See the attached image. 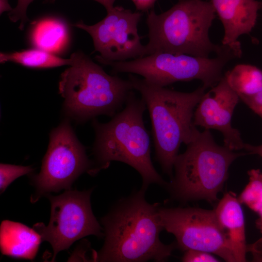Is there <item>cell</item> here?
I'll return each mask as SVG.
<instances>
[{
  "label": "cell",
  "mask_w": 262,
  "mask_h": 262,
  "mask_svg": "<svg viewBox=\"0 0 262 262\" xmlns=\"http://www.w3.org/2000/svg\"><path fill=\"white\" fill-rule=\"evenodd\" d=\"M141 189L118 201L101 219L104 242L96 253L99 262H164L177 248L163 244L158 204H150Z\"/></svg>",
  "instance_id": "obj_1"
},
{
  "label": "cell",
  "mask_w": 262,
  "mask_h": 262,
  "mask_svg": "<svg viewBox=\"0 0 262 262\" xmlns=\"http://www.w3.org/2000/svg\"><path fill=\"white\" fill-rule=\"evenodd\" d=\"M146 109L143 99L137 98L132 91L124 109L109 122L101 123L93 119L95 162L90 174L107 168L112 161H118L129 165L140 174V189L146 191L152 183L166 187L168 183L158 173L151 159L150 138L143 120Z\"/></svg>",
  "instance_id": "obj_2"
},
{
  "label": "cell",
  "mask_w": 262,
  "mask_h": 262,
  "mask_svg": "<svg viewBox=\"0 0 262 262\" xmlns=\"http://www.w3.org/2000/svg\"><path fill=\"white\" fill-rule=\"evenodd\" d=\"M129 80L145 102L151 120L155 157L164 173L173 178V164L181 144L187 145L199 131L194 109L207 88L182 92L151 83L130 74Z\"/></svg>",
  "instance_id": "obj_3"
},
{
  "label": "cell",
  "mask_w": 262,
  "mask_h": 262,
  "mask_svg": "<svg viewBox=\"0 0 262 262\" xmlns=\"http://www.w3.org/2000/svg\"><path fill=\"white\" fill-rule=\"evenodd\" d=\"M69 58L59 82L67 119L82 123L99 115L113 117L132 91L131 82L107 74L81 51Z\"/></svg>",
  "instance_id": "obj_4"
},
{
  "label": "cell",
  "mask_w": 262,
  "mask_h": 262,
  "mask_svg": "<svg viewBox=\"0 0 262 262\" xmlns=\"http://www.w3.org/2000/svg\"><path fill=\"white\" fill-rule=\"evenodd\" d=\"M215 14L211 2L203 0H179L160 14L151 10L146 20L149 40L145 56L164 52L209 58L213 52L220 55L231 51L210 38Z\"/></svg>",
  "instance_id": "obj_5"
},
{
  "label": "cell",
  "mask_w": 262,
  "mask_h": 262,
  "mask_svg": "<svg viewBox=\"0 0 262 262\" xmlns=\"http://www.w3.org/2000/svg\"><path fill=\"white\" fill-rule=\"evenodd\" d=\"M249 154L218 145L210 130L198 131L174 162L175 176L166 188L172 196L183 201L204 199L213 203L228 178L230 164Z\"/></svg>",
  "instance_id": "obj_6"
},
{
  "label": "cell",
  "mask_w": 262,
  "mask_h": 262,
  "mask_svg": "<svg viewBox=\"0 0 262 262\" xmlns=\"http://www.w3.org/2000/svg\"><path fill=\"white\" fill-rule=\"evenodd\" d=\"M235 58L236 56L230 51L214 58L164 52L124 61H107L98 55L96 57L99 63L110 66L114 73L139 75L147 82L163 87L177 82L198 80L207 89L217 83L223 76L225 66Z\"/></svg>",
  "instance_id": "obj_7"
},
{
  "label": "cell",
  "mask_w": 262,
  "mask_h": 262,
  "mask_svg": "<svg viewBox=\"0 0 262 262\" xmlns=\"http://www.w3.org/2000/svg\"><path fill=\"white\" fill-rule=\"evenodd\" d=\"M93 164L77 137L69 120L66 119L51 131L40 171L32 179L35 189L31 201L51 192L70 189L73 182Z\"/></svg>",
  "instance_id": "obj_8"
},
{
  "label": "cell",
  "mask_w": 262,
  "mask_h": 262,
  "mask_svg": "<svg viewBox=\"0 0 262 262\" xmlns=\"http://www.w3.org/2000/svg\"><path fill=\"white\" fill-rule=\"evenodd\" d=\"M92 189L79 191L66 190L53 196L48 195L51 203L49 223L33 225L42 241L51 246L54 261L60 251L68 249L76 241L88 235L104 236L102 228L94 216L91 206Z\"/></svg>",
  "instance_id": "obj_9"
},
{
  "label": "cell",
  "mask_w": 262,
  "mask_h": 262,
  "mask_svg": "<svg viewBox=\"0 0 262 262\" xmlns=\"http://www.w3.org/2000/svg\"><path fill=\"white\" fill-rule=\"evenodd\" d=\"M158 212L163 229L175 236L177 247L212 253L226 262H236L227 234L214 210L158 206Z\"/></svg>",
  "instance_id": "obj_10"
},
{
  "label": "cell",
  "mask_w": 262,
  "mask_h": 262,
  "mask_svg": "<svg viewBox=\"0 0 262 262\" xmlns=\"http://www.w3.org/2000/svg\"><path fill=\"white\" fill-rule=\"evenodd\" d=\"M107 12L106 16L95 24L89 25L80 21L74 26L90 35L95 50L103 60L124 61L145 56V47L137 29L141 13L114 6Z\"/></svg>",
  "instance_id": "obj_11"
},
{
  "label": "cell",
  "mask_w": 262,
  "mask_h": 262,
  "mask_svg": "<svg viewBox=\"0 0 262 262\" xmlns=\"http://www.w3.org/2000/svg\"><path fill=\"white\" fill-rule=\"evenodd\" d=\"M239 100L223 75L201 97L194 112L193 123L205 130L220 131L223 136L224 146L229 149L233 151L244 149L251 154L254 146L245 143L239 131L231 125L233 112Z\"/></svg>",
  "instance_id": "obj_12"
},
{
  "label": "cell",
  "mask_w": 262,
  "mask_h": 262,
  "mask_svg": "<svg viewBox=\"0 0 262 262\" xmlns=\"http://www.w3.org/2000/svg\"><path fill=\"white\" fill-rule=\"evenodd\" d=\"M224 28L222 45L240 58L242 54L239 37L249 34L255 27L262 2L258 0H211Z\"/></svg>",
  "instance_id": "obj_13"
},
{
  "label": "cell",
  "mask_w": 262,
  "mask_h": 262,
  "mask_svg": "<svg viewBox=\"0 0 262 262\" xmlns=\"http://www.w3.org/2000/svg\"><path fill=\"white\" fill-rule=\"evenodd\" d=\"M214 211L219 224L227 234L236 262H246L249 247L246 241L244 213L236 194L232 192L225 194Z\"/></svg>",
  "instance_id": "obj_14"
},
{
  "label": "cell",
  "mask_w": 262,
  "mask_h": 262,
  "mask_svg": "<svg viewBox=\"0 0 262 262\" xmlns=\"http://www.w3.org/2000/svg\"><path fill=\"white\" fill-rule=\"evenodd\" d=\"M42 240L33 229L15 221L5 220L0 225V251L9 257L33 260Z\"/></svg>",
  "instance_id": "obj_15"
},
{
  "label": "cell",
  "mask_w": 262,
  "mask_h": 262,
  "mask_svg": "<svg viewBox=\"0 0 262 262\" xmlns=\"http://www.w3.org/2000/svg\"><path fill=\"white\" fill-rule=\"evenodd\" d=\"M30 40L36 48L52 53L62 50L69 42L68 27L64 20L56 17L40 19L33 24Z\"/></svg>",
  "instance_id": "obj_16"
},
{
  "label": "cell",
  "mask_w": 262,
  "mask_h": 262,
  "mask_svg": "<svg viewBox=\"0 0 262 262\" xmlns=\"http://www.w3.org/2000/svg\"><path fill=\"white\" fill-rule=\"evenodd\" d=\"M224 76L241 100L262 92V71L255 66L237 65Z\"/></svg>",
  "instance_id": "obj_17"
},
{
  "label": "cell",
  "mask_w": 262,
  "mask_h": 262,
  "mask_svg": "<svg viewBox=\"0 0 262 262\" xmlns=\"http://www.w3.org/2000/svg\"><path fill=\"white\" fill-rule=\"evenodd\" d=\"M8 60L25 66L39 68L69 66L70 63V58H63L38 48L8 53Z\"/></svg>",
  "instance_id": "obj_18"
},
{
  "label": "cell",
  "mask_w": 262,
  "mask_h": 262,
  "mask_svg": "<svg viewBox=\"0 0 262 262\" xmlns=\"http://www.w3.org/2000/svg\"><path fill=\"white\" fill-rule=\"evenodd\" d=\"M249 181L238 198L241 203L246 205L256 213L259 218L256 221L257 228L262 230V174L260 169L247 172Z\"/></svg>",
  "instance_id": "obj_19"
},
{
  "label": "cell",
  "mask_w": 262,
  "mask_h": 262,
  "mask_svg": "<svg viewBox=\"0 0 262 262\" xmlns=\"http://www.w3.org/2000/svg\"><path fill=\"white\" fill-rule=\"evenodd\" d=\"M33 170L31 166L0 163V194L16 179Z\"/></svg>",
  "instance_id": "obj_20"
},
{
  "label": "cell",
  "mask_w": 262,
  "mask_h": 262,
  "mask_svg": "<svg viewBox=\"0 0 262 262\" xmlns=\"http://www.w3.org/2000/svg\"><path fill=\"white\" fill-rule=\"evenodd\" d=\"M34 0H17L16 6L9 12V19L14 22L20 21L19 29L22 30L25 24L28 21L27 10L28 6ZM53 2L54 0H49Z\"/></svg>",
  "instance_id": "obj_21"
},
{
  "label": "cell",
  "mask_w": 262,
  "mask_h": 262,
  "mask_svg": "<svg viewBox=\"0 0 262 262\" xmlns=\"http://www.w3.org/2000/svg\"><path fill=\"white\" fill-rule=\"evenodd\" d=\"M182 261L184 262H217L219 261L212 255L203 251L189 249L186 250Z\"/></svg>",
  "instance_id": "obj_22"
},
{
  "label": "cell",
  "mask_w": 262,
  "mask_h": 262,
  "mask_svg": "<svg viewBox=\"0 0 262 262\" xmlns=\"http://www.w3.org/2000/svg\"><path fill=\"white\" fill-rule=\"evenodd\" d=\"M137 10L146 12L154 5L156 0H131Z\"/></svg>",
  "instance_id": "obj_23"
},
{
  "label": "cell",
  "mask_w": 262,
  "mask_h": 262,
  "mask_svg": "<svg viewBox=\"0 0 262 262\" xmlns=\"http://www.w3.org/2000/svg\"><path fill=\"white\" fill-rule=\"evenodd\" d=\"M12 10L8 0H0V15L4 12H9Z\"/></svg>",
  "instance_id": "obj_24"
},
{
  "label": "cell",
  "mask_w": 262,
  "mask_h": 262,
  "mask_svg": "<svg viewBox=\"0 0 262 262\" xmlns=\"http://www.w3.org/2000/svg\"><path fill=\"white\" fill-rule=\"evenodd\" d=\"M101 4L107 11L110 10L114 6V2L116 0H94Z\"/></svg>",
  "instance_id": "obj_25"
},
{
  "label": "cell",
  "mask_w": 262,
  "mask_h": 262,
  "mask_svg": "<svg viewBox=\"0 0 262 262\" xmlns=\"http://www.w3.org/2000/svg\"><path fill=\"white\" fill-rule=\"evenodd\" d=\"M8 62V53H4L0 51V64Z\"/></svg>",
  "instance_id": "obj_26"
}]
</instances>
